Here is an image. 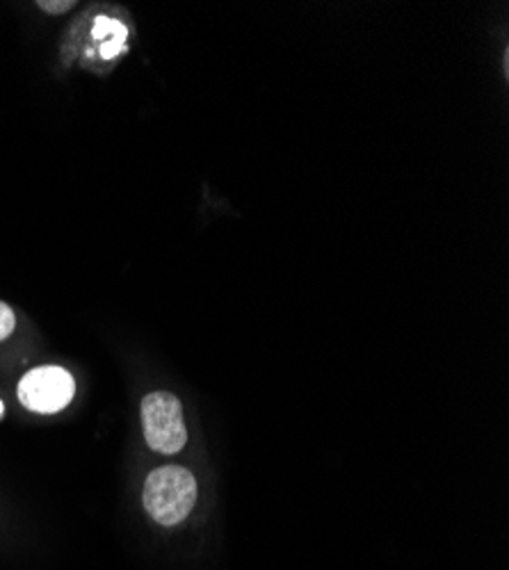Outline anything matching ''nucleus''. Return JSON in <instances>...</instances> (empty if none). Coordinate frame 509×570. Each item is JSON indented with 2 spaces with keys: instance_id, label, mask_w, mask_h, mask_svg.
I'll return each mask as SVG.
<instances>
[{
  "instance_id": "obj_1",
  "label": "nucleus",
  "mask_w": 509,
  "mask_h": 570,
  "mask_svg": "<svg viewBox=\"0 0 509 570\" xmlns=\"http://www.w3.org/2000/svg\"><path fill=\"white\" fill-rule=\"evenodd\" d=\"M145 509L158 525L172 528L188 518L197 504V480L183 465H163L145 482Z\"/></svg>"
},
{
  "instance_id": "obj_2",
  "label": "nucleus",
  "mask_w": 509,
  "mask_h": 570,
  "mask_svg": "<svg viewBox=\"0 0 509 570\" xmlns=\"http://www.w3.org/2000/svg\"><path fill=\"white\" fill-rule=\"evenodd\" d=\"M143 432L147 445L158 454H176L188 443L183 404L167 391L149 393L143 400Z\"/></svg>"
},
{
  "instance_id": "obj_3",
  "label": "nucleus",
  "mask_w": 509,
  "mask_h": 570,
  "mask_svg": "<svg viewBox=\"0 0 509 570\" xmlns=\"http://www.w3.org/2000/svg\"><path fill=\"white\" fill-rule=\"evenodd\" d=\"M76 393L74 376L58 365H43L30 370L19 384V400L35 413H58Z\"/></svg>"
},
{
  "instance_id": "obj_4",
  "label": "nucleus",
  "mask_w": 509,
  "mask_h": 570,
  "mask_svg": "<svg viewBox=\"0 0 509 570\" xmlns=\"http://www.w3.org/2000/svg\"><path fill=\"white\" fill-rule=\"evenodd\" d=\"M14 326H17V315H14V311H12L6 302H0V343H3L6 338L12 336Z\"/></svg>"
},
{
  "instance_id": "obj_5",
  "label": "nucleus",
  "mask_w": 509,
  "mask_h": 570,
  "mask_svg": "<svg viewBox=\"0 0 509 570\" xmlns=\"http://www.w3.org/2000/svg\"><path fill=\"white\" fill-rule=\"evenodd\" d=\"M37 8L43 10V12H49V14H62V12H69L74 8V3H71V0H65V3H46V0H43V3H39Z\"/></svg>"
},
{
  "instance_id": "obj_6",
  "label": "nucleus",
  "mask_w": 509,
  "mask_h": 570,
  "mask_svg": "<svg viewBox=\"0 0 509 570\" xmlns=\"http://www.w3.org/2000/svg\"><path fill=\"white\" fill-rule=\"evenodd\" d=\"M3 415H6V404L0 402V420H3Z\"/></svg>"
}]
</instances>
